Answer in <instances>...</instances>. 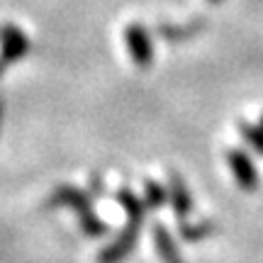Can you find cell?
Wrapping results in <instances>:
<instances>
[{
  "label": "cell",
  "instance_id": "cell-5",
  "mask_svg": "<svg viewBox=\"0 0 263 263\" xmlns=\"http://www.w3.org/2000/svg\"><path fill=\"white\" fill-rule=\"evenodd\" d=\"M151 234H154V244H156V251H159V256L163 258V263H185L183 256H180V251H178V246H176V241H173V236L168 234L166 227L154 224Z\"/></svg>",
  "mask_w": 263,
  "mask_h": 263
},
{
  "label": "cell",
  "instance_id": "cell-4",
  "mask_svg": "<svg viewBox=\"0 0 263 263\" xmlns=\"http://www.w3.org/2000/svg\"><path fill=\"white\" fill-rule=\"evenodd\" d=\"M137 236H139V227L129 224L122 234L115 239L112 244H107L98 256V263H120L127 254H132V249L137 244Z\"/></svg>",
  "mask_w": 263,
  "mask_h": 263
},
{
  "label": "cell",
  "instance_id": "cell-9",
  "mask_svg": "<svg viewBox=\"0 0 263 263\" xmlns=\"http://www.w3.org/2000/svg\"><path fill=\"white\" fill-rule=\"evenodd\" d=\"M168 200V190L159 185L156 180H146L144 183V207L146 210H159V207L166 205Z\"/></svg>",
  "mask_w": 263,
  "mask_h": 263
},
{
  "label": "cell",
  "instance_id": "cell-2",
  "mask_svg": "<svg viewBox=\"0 0 263 263\" xmlns=\"http://www.w3.org/2000/svg\"><path fill=\"white\" fill-rule=\"evenodd\" d=\"M124 39H127V47H129V54L134 59V64L139 66V68H149L151 59H154L149 32L134 22V25H129V27L124 29Z\"/></svg>",
  "mask_w": 263,
  "mask_h": 263
},
{
  "label": "cell",
  "instance_id": "cell-10",
  "mask_svg": "<svg viewBox=\"0 0 263 263\" xmlns=\"http://www.w3.org/2000/svg\"><path fill=\"white\" fill-rule=\"evenodd\" d=\"M78 219H81V229H83L88 236H100V234H105V229H107V227L103 224V219L95 215L93 207L85 210V212H78Z\"/></svg>",
  "mask_w": 263,
  "mask_h": 263
},
{
  "label": "cell",
  "instance_id": "cell-7",
  "mask_svg": "<svg viewBox=\"0 0 263 263\" xmlns=\"http://www.w3.org/2000/svg\"><path fill=\"white\" fill-rule=\"evenodd\" d=\"M0 44H3V59L12 61V59L22 57L27 51V39L22 37L17 27H3L0 29Z\"/></svg>",
  "mask_w": 263,
  "mask_h": 263
},
{
  "label": "cell",
  "instance_id": "cell-1",
  "mask_svg": "<svg viewBox=\"0 0 263 263\" xmlns=\"http://www.w3.org/2000/svg\"><path fill=\"white\" fill-rule=\"evenodd\" d=\"M227 163H229V168H232V173H234V178L241 190L254 193V190L258 188V173H256V168H254L251 156H249L244 149L227 151Z\"/></svg>",
  "mask_w": 263,
  "mask_h": 263
},
{
  "label": "cell",
  "instance_id": "cell-12",
  "mask_svg": "<svg viewBox=\"0 0 263 263\" xmlns=\"http://www.w3.org/2000/svg\"><path fill=\"white\" fill-rule=\"evenodd\" d=\"M239 134H241V137L251 144V149H256L258 154H263V129L258 127V124L241 122V124H239Z\"/></svg>",
  "mask_w": 263,
  "mask_h": 263
},
{
  "label": "cell",
  "instance_id": "cell-13",
  "mask_svg": "<svg viewBox=\"0 0 263 263\" xmlns=\"http://www.w3.org/2000/svg\"><path fill=\"white\" fill-rule=\"evenodd\" d=\"M258 127H261V129H263V115H261V120H258Z\"/></svg>",
  "mask_w": 263,
  "mask_h": 263
},
{
  "label": "cell",
  "instance_id": "cell-3",
  "mask_svg": "<svg viewBox=\"0 0 263 263\" xmlns=\"http://www.w3.org/2000/svg\"><path fill=\"white\" fill-rule=\"evenodd\" d=\"M168 202L173 207V212L180 222H185L188 215L193 212V197H190V190L185 185V180L180 178L176 171L168 173Z\"/></svg>",
  "mask_w": 263,
  "mask_h": 263
},
{
  "label": "cell",
  "instance_id": "cell-8",
  "mask_svg": "<svg viewBox=\"0 0 263 263\" xmlns=\"http://www.w3.org/2000/svg\"><path fill=\"white\" fill-rule=\"evenodd\" d=\"M117 202H120V205H122V210L127 212L129 224L141 227V222H144V215H146L144 200H139V197L134 195L129 188H120V190H117Z\"/></svg>",
  "mask_w": 263,
  "mask_h": 263
},
{
  "label": "cell",
  "instance_id": "cell-11",
  "mask_svg": "<svg viewBox=\"0 0 263 263\" xmlns=\"http://www.w3.org/2000/svg\"><path fill=\"white\" fill-rule=\"evenodd\" d=\"M215 232V222H197L195 227L193 224H180V236L185 239V241H200V239H205Z\"/></svg>",
  "mask_w": 263,
  "mask_h": 263
},
{
  "label": "cell",
  "instance_id": "cell-14",
  "mask_svg": "<svg viewBox=\"0 0 263 263\" xmlns=\"http://www.w3.org/2000/svg\"><path fill=\"white\" fill-rule=\"evenodd\" d=\"M210 3H222V0H210Z\"/></svg>",
  "mask_w": 263,
  "mask_h": 263
},
{
  "label": "cell",
  "instance_id": "cell-6",
  "mask_svg": "<svg viewBox=\"0 0 263 263\" xmlns=\"http://www.w3.org/2000/svg\"><path fill=\"white\" fill-rule=\"evenodd\" d=\"M90 195H85L81 190L71 188V185H61V188L54 193L51 197V205H59V207H73L76 212H85V210H90Z\"/></svg>",
  "mask_w": 263,
  "mask_h": 263
}]
</instances>
